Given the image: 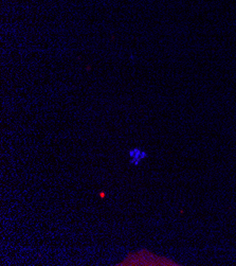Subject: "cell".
<instances>
[{
	"instance_id": "cell-1",
	"label": "cell",
	"mask_w": 236,
	"mask_h": 266,
	"mask_svg": "<svg viewBox=\"0 0 236 266\" xmlns=\"http://www.w3.org/2000/svg\"><path fill=\"white\" fill-rule=\"evenodd\" d=\"M146 156L145 153H143L140 150L138 149H135V150H131L130 151V157H131V162L135 163V164H138L139 161L143 159L144 157Z\"/></svg>"
},
{
	"instance_id": "cell-2",
	"label": "cell",
	"mask_w": 236,
	"mask_h": 266,
	"mask_svg": "<svg viewBox=\"0 0 236 266\" xmlns=\"http://www.w3.org/2000/svg\"><path fill=\"white\" fill-rule=\"evenodd\" d=\"M100 196H101L102 198H104V197H105V193H104V192H101V193H100Z\"/></svg>"
}]
</instances>
